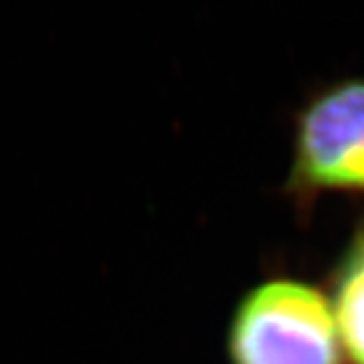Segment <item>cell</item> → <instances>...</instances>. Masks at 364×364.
Here are the masks:
<instances>
[{"mask_svg": "<svg viewBox=\"0 0 364 364\" xmlns=\"http://www.w3.org/2000/svg\"><path fill=\"white\" fill-rule=\"evenodd\" d=\"M231 348L237 364H338V322L316 289L277 282L243 304Z\"/></svg>", "mask_w": 364, "mask_h": 364, "instance_id": "6da1fadb", "label": "cell"}, {"mask_svg": "<svg viewBox=\"0 0 364 364\" xmlns=\"http://www.w3.org/2000/svg\"><path fill=\"white\" fill-rule=\"evenodd\" d=\"M299 168L314 184L364 188V83L312 105L301 124Z\"/></svg>", "mask_w": 364, "mask_h": 364, "instance_id": "7a4b0ae2", "label": "cell"}, {"mask_svg": "<svg viewBox=\"0 0 364 364\" xmlns=\"http://www.w3.org/2000/svg\"><path fill=\"white\" fill-rule=\"evenodd\" d=\"M338 326L350 356L364 364V259L342 286L338 304Z\"/></svg>", "mask_w": 364, "mask_h": 364, "instance_id": "3957f363", "label": "cell"}, {"mask_svg": "<svg viewBox=\"0 0 364 364\" xmlns=\"http://www.w3.org/2000/svg\"><path fill=\"white\" fill-rule=\"evenodd\" d=\"M360 259H364V243H363V255H360Z\"/></svg>", "mask_w": 364, "mask_h": 364, "instance_id": "277c9868", "label": "cell"}]
</instances>
